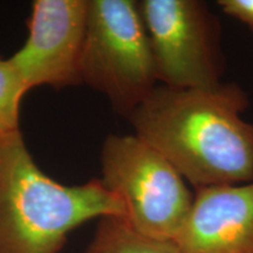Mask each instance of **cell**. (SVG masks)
<instances>
[{
	"label": "cell",
	"instance_id": "cell-5",
	"mask_svg": "<svg viewBox=\"0 0 253 253\" xmlns=\"http://www.w3.org/2000/svg\"><path fill=\"white\" fill-rule=\"evenodd\" d=\"M138 6L161 84L185 89L219 86L225 71L221 27L208 4L143 0Z\"/></svg>",
	"mask_w": 253,
	"mask_h": 253
},
{
	"label": "cell",
	"instance_id": "cell-1",
	"mask_svg": "<svg viewBox=\"0 0 253 253\" xmlns=\"http://www.w3.org/2000/svg\"><path fill=\"white\" fill-rule=\"evenodd\" d=\"M237 84L208 89L155 87L126 119L135 135L199 188L253 182V123Z\"/></svg>",
	"mask_w": 253,
	"mask_h": 253
},
{
	"label": "cell",
	"instance_id": "cell-10",
	"mask_svg": "<svg viewBox=\"0 0 253 253\" xmlns=\"http://www.w3.org/2000/svg\"><path fill=\"white\" fill-rule=\"evenodd\" d=\"M218 6L226 15L245 24L253 32V0H219Z\"/></svg>",
	"mask_w": 253,
	"mask_h": 253
},
{
	"label": "cell",
	"instance_id": "cell-9",
	"mask_svg": "<svg viewBox=\"0 0 253 253\" xmlns=\"http://www.w3.org/2000/svg\"><path fill=\"white\" fill-rule=\"evenodd\" d=\"M28 89L9 60L0 58V138L19 132V113Z\"/></svg>",
	"mask_w": 253,
	"mask_h": 253
},
{
	"label": "cell",
	"instance_id": "cell-2",
	"mask_svg": "<svg viewBox=\"0 0 253 253\" xmlns=\"http://www.w3.org/2000/svg\"><path fill=\"white\" fill-rule=\"evenodd\" d=\"M125 214L100 179L60 184L34 163L20 131L0 138V253H59L81 224Z\"/></svg>",
	"mask_w": 253,
	"mask_h": 253
},
{
	"label": "cell",
	"instance_id": "cell-6",
	"mask_svg": "<svg viewBox=\"0 0 253 253\" xmlns=\"http://www.w3.org/2000/svg\"><path fill=\"white\" fill-rule=\"evenodd\" d=\"M87 6V0L33 2L28 39L8 59L28 89L42 84L61 88L80 82L79 62Z\"/></svg>",
	"mask_w": 253,
	"mask_h": 253
},
{
	"label": "cell",
	"instance_id": "cell-3",
	"mask_svg": "<svg viewBox=\"0 0 253 253\" xmlns=\"http://www.w3.org/2000/svg\"><path fill=\"white\" fill-rule=\"evenodd\" d=\"M79 79L126 118L149 96L158 81L138 2L88 0Z\"/></svg>",
	"mask_w": 253,
	"mask_h": 253
},
{
	"label": "cell",
	"instance_id": "cell-4",
	"mask_svg": "<svg viewBox=\"0 0 253 253\" xmlns=\"http://www.w3.org/2000/svg\"><path fill=\"white\" fill-rule=\"evenodd\" d=\"M102 184L142 235L175 242L194 201L172 164L136 135H110L101 151Z\"/></svg>",
	"mask_w": 253,
	"mask_h": 253
},
{
	"label": "cell",
	"instance_id": "cell-8",
	"mask_svg": "<svg viewBox=\"0 0 253 253\" xmlns=\"http://www.w3.org/2000/svg\"><path fill=\"white\" fill-rule=\"evenodd\" d=\"M86 253H179L175 242L137 232L123 217H103Z\"/></svg>",
	"mask_w": 253,
	"mask_h": 253
},
{
	"label": "cell",
	"instance_id": "cell-7",
	"mask_svg": "<svg viewBox=\"0 0 253 253\" xmlns=\"http://www.w3.org/2000/svg\"><path fill=\"white\" fill-rule=\"evenodd\" d=\"M179 253H253V182L195 190Z\"/></svg>",
	"mask_w": 253,
	"mask_h": 253
}]
</instances>
